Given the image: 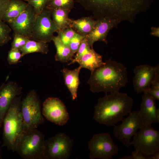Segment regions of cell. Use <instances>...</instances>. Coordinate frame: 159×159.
<instances>
[{
	"label": "cell",
	"mask_w": 159,
	"mask_h": 159,
	"mask_svg": "<svg viewBox=\"0 0 159 159\" xmlns=\"http://www.w3.org/2000/svg\"><path fill=\"white\" fill-rule=\"evenodd\" d=\"M97 19L109 17L132 22L136 15L146 11L153 0H75Z\"/></svg>",
	"instance_id": "6da1fadb"
},
{
	"label": "cell",
	"mask_w": 159,
	"mask_h": 159,
	"mask_svg": "<svg viewBox=\"0 0 159 159\" xmlns=\"http://www.w3.org/2000/svg\"><path fill=\"white\" fill-rule=\"evenodd\" d=\"M127 82L126 67L111 59L91 72L87 82L93 92H104L106 94L119 91Z\"/></svg>",
	"instance_id": "7a4b0ae2"
},
{
	"label": "cell",
	"mask_w": 159,
	"mask_h": 159,
	"mask_svg": "<svg viewBox=\"0 0 159 159\" xmlns=\"http://www.w3.org/2000/svg\"><path fill=\"white\" fill-rule=\"evenodd\" d=\"M133 100L127 94L117 91L106 94L95 107L93 119L108 126H115L132 111Z\"/></svg>",
	"instance_id": "3957f363"
},
{
	"label": "cell",
	"mask_w": 159,
	"mask_h": 159,
	"mask_svg": "<svg viewBox=\"0 0 159 159\" xmlns=\"http://www.w3.org/2000/svg\"><path fill=\"white\" fill-rule=\"evenodd\" d=\"M21 97L19 95L14 99L3 122V143L2 147H6L13 152L15 151L17 139L23 131L21 112Z\"/></svg>",
	"instance_id": "277c9868"
},
{
	"label": "cell",
	"mask_w": 159,
	"mask_h": 159,
	"mask_svg": "<svg viewBox=\"0 0 159 159\" xmlns=\"http://www.w3.org/2000/svg\"><path fill=\"white\" fill-rule=\"evenodd\" d=\"M44 136L36 129L23 130L16 141L15 151L24 159H43Z\"/></svg>",
	"instance_id": "5b68a950"
},
{
	"label": "cell",
	"mask_w": 159,
	"mask_h": 159,
	"mask_svg": "<svg viewBox=\"0 0 159 159\" xmlns=\"http://www.w3.org/2000/svg\"><path fill=\"white\" fill-rule=\"evenodd\" d=\"M21 112L23 130L36 129L44 121L40 101L35 90L30 91L21 100Z\"/></svg>",
	"instance_id": "8992f818"
},
{
	"label": "cell",
	"mask_w": 159,
	"mask_h": 159,
	"mask_svg": "<svg viewBox=\"0 0 159 159\" xmlns=\"http://www.w3.org/2000/svg\"><path fill=\"white\" fill-rule=\"evenodd\" d=\"M74 141L63 132L45 140L43 159H68L72 154Z\"/></svg>",
	"instance_id": "52a82bcc"
},
{
	"label": "cell",
	"mask_w": 159,
	"mask_h": 159,
	"mask_svg": "<svg viewBox=\"0 0 159 159\" xmlns=\"http://www.w3.org/2000/svg\"><path fill=\"white\" fill-rule=\"evenodd\" d=\"M88 148L90 159H111L119 151L108 132L93 135L88 142Z\"/></svg>",
	"instance_id": "ba28073f"
},
{
	"label": "cell",
	"mask_w": 159,
	"mask_h": 159,
	"mask_svg": "<svg viewBox=\"0 0 159 159\" xmlns=\"http://www.w3.org/2000/svg\"><path fill=\"white\" fill-rule=\"evenodd\" d=\"M131 144L146 155H152L159 151V132L152 125H144L133 136Z\"/></svg>",
	"instance_id": "9c48e42d"
},
{
	"label": "cell",
	"mask_w": 159,
	"mask_h": 159,
	"mask_svg": "<svg viewBox=\"0 0 159 159\" xmlns=\"http://www.w3.org/2000/svg\"><path fill=\"white\" fill-rule=\"evenodd\" d=\"M120 125H115L113 133L115 137L127 147L131 144V139L138 129L144 126L139 110L133 111L122 121Z\"/></svg>",
	"instance_id": "30bf717a"
},
{
	"label": "cell",
	"mask_w": 159,
	"mask_h": 159,
	"mask_svg": "<svg viewBox=\"0 0 159 159\" xmlns=\"http://www.w3.org/2000/svg\"><path fill=\"white\" fill-rule=\"evenodd\" d=\"M58 31L57 25L51 18V10L46 7L37 15L31 39L50 42L54 33Z\"/></svg>",
	"instance_id": "8fae6325"
},
{
	"label": "cell",
	"mask_w": 159,
	"mask_h": 159,
	"mask_svg": "<svg viewBox=\"0 0 159 159\" xmlns=\"http://www.w3.org/2000/svg\"><path fill=\"white\" fill-rule=\"evenodd\" d=\"M42 113L47 120L60 126L65 125L69 119L66 107L57 97H49L45 100L43 104Z\"/></svg>",
	"instance_id": "7c38bea8"
},
{
	"label": "cell",
	"mask_w": 159,
	"mask_h": 159,
	"mask_svg": "<svg viewBox=\"0 0 159 159\" xmlns=\"http://www.w3.org/2000/svg\"><path fill=\"white\" fill-rule=\"evenodd\" d=\"M37 16L33 8L28 4L21 13L8 23L15 34L23 35L31 39Z\"/></svg>",
	"instance_id": "4fadbf2b"
},
{
	"label": "cell",
	"mask_w": 159,
	"mask_h": 159,
	"mask_svg": "<svg viewBox=\"0 0 159 159\" xmlns=\"http://www.w3.org/2000/svg\"><path fill=\"white\" fill-rule=\"evenodd\" d=\"M159 72V65L153 66L147 64L136 66L134 70L133 79L134 90L137 93L146 92L150 87L156 74Z\"/></svg>",
	"instance_id": "5bb4252c"
},
{
	"label": "cell",
	"mask_w": 159,
	"mask_h": 159,
	"mask_svg": "<svg viewBox=\"0 0 159 159\" xmlns=\"http://www.w3.org/2000/svg\"><path fill=\"white\" fill-rule=\"evenodd\" d=\"M120 22L118 19L109 17L97 19L93 29L85 37L90 46L93 48V44L97 41L103 42L107 44V37L109 31Z\"/></svg>",
	"instance_id": "9a60e30c"
},
{
	"label": "cell",
	"mask_w": 159,
	"mask_h": 159,
	"mask_svg": "<svg viewBox=\"0 0 159 159\" xmlns=\"http://www.w3.org/2000/svg\"><path fill=\"white\" fill-rule=\"evenodd\" d=\"M22 88L15 82L9 81L0 87V127L14 99L22 93Z\"/></svg>",
	"instance_id": "2e32d148"
},
{
	"label": "cell",
	"mask_w": 159,
	"mask_h": 159,
	"mask_svg": "<svg viewBox=\"0 0 159 159\" xmlns=\"http://www.w3.org/2000/svg\"><path fill=\"white\" fill-rule=\"evenodd\" d=\"M139 110L144 125L159 122V110L157 107L155 99L146 92H143Z\"/></svg>",
	"instance_id": "e0dca14e"
},
{
	"label": "cell",
	"mask_w": 159,
	"mask_h": 159,
	"mask_svg": "<svg viewBox=\"0 0 159 159\" xmlns=\"http://www.w3.org/2000/svg\"><path fill=\"white\" fill-rule=\"evenodd\" d=\"M81 69V67L79 65L73 70L64 68L61 70L65 84L70 92L73 100L77 97V90L80 84L79 74Z\"/></svg>",
	"instance_id": "ac0fdd59"
},
{
	"label": "cell",
	"mask_w": 159,
	"mask_h": 159,
	"mask_svg": "<svg viewBox=\"0 0 159 159\" xmlns=\"http://www.w3.org/2000/svg\"><path fill=\"white\" fill-rule=\"evenodd\" d=\"M82 68L90 70L91 72L103 64L102 56L92 48L82 56L77 62Z\"/></svg>",
	"instance_id": "d6986e66"
},
{
	"label": "cell",
	"mask_w": 159,
	"mask_h": 159,
	"mask_svg": "<svg viewBox=\"0 0 159 159\" xmlns=\"http://www.w3.org/2000/svg\"><path fill=\"white\" fill-rule=\"evenodd\" d=\"M28 5L21 0H9L2 21L8 23L14 20L25 10Z\"/></svg>",
	"instance_id": "ffe728a7"
},
{
	"label": "cell",
	"mask_w": 159,
	"mask_h": 159,
	"mask_svg": "<svg viewBox=\"0 0 159 159\" xmlns=\"http://www.w3.org/2000/svg\"><path fill=\"white\" fill-rule=\"evenodd\" d=\"M96 22L92 17H86L72 19L70 26L77 33L86 36L93 29Z\"/></svg>",
	"instance_id": "44dd1931"
},
{
	"label": "cell",
	"mask_w": 159,
	"mask_h": 159,
	"mask_svg": "<svg viewBox=\"0 0 159 159\" xmlns=\"http://www.w3.org/2000/svg\"><path fill=\"white\" fill-rule=\"evenodd\" d=\"M56 49V53L55 56L56 61L62 62H67L71 61L74 54L69 46L63 44L59 36H54L52 40Z\"/></svg>",
	"instance_id": "7402d4cb"
},
{
	"label": "cell",
	"mask_w": 159,
	"mask_h": 159,
	"mask_svg": "<svg viewBox=\"0 0 159 159\" xmlns=\"http://www.w3.org/2000/svg\"><path fill=\"white\" fill-rule=\"evenodd\" d=\"M50 10L52 19L57 25L58 31L70 26L72 19L68 17L70 10L62 9Z\"/></svg>",
	"instance_id": "603a6c76"
},
{
	"label": "cell",
	"mask_w": 159,
	"mask_h": 159,
	"mask_svg": "<svg viewBox=\"0 0 159 159\" xmlns=\"http://www.w3.org/2000/svg\"><path fill=\"white\" fill-rule=\"evenodd\" d=\"M19 50L22 57L27 54L35 52L46 54L49 51L48 46L45 42L29 39Z\"/></svg>",
	"instance_id": "cb8c5ba5"
},
{
	"label": "cell",
	"mask_w": 159,
	"mask_h": 159,
	"mask_svg": "<svg viewBox=\"0 0 159 159\" xmlns=\"http://www.w3.org/2000/svg\"><path fill=\"white\" fill-rule=\"evenodd\" d=\"M74 0H50L46 7L50 9H62L71 10Z\"/></svg>",
	"instance_id": "d4e9b609"
},
{
	"label": "cell",
	"mask_w": 159,
	"mask_h": 159,
	"mask_svg": "<svg viewBox=\"0 0 159 159\" xmlns=\"http://www.w3.org/2000/svg\"><path fill=\"white\" fill-rule=\"evenodd\" d=\"M11 28L3 21L0 20V46L6 44L11 39Z\"/></svg>",
	"instance_id": "484cf974"
},
{
	"label": "cell",
	"mask_w": 159,
	"mask_h": 159,
	"mask_svg": "<svg viewBox=\"0 0 159 159\" xmlns=\"http://www.w3.org/2000/svg\"><path fill=\"white\" fill-rule=\"evenodd\" d=\"M57 32L62 43L68 46L71 39L76 32L70 26L59 30Z\"/></svg>",
	"instance_id": "4316f807"
},
{
	"label": "cell",
	"mask_w": 159,
	"mask_h": 159,
	"mask_svg": "<svg viewBox=\"0 0 159 159\" xmlns=\"http://www.w3.org/2000/svg\"><path fill=\"white\" fill-rule=\"evenodd\" d=\"M92 49V48L88 44L85 37L82 41L74 58L68 65L76 63L82 56L89 52Z\"/></svg>",
	"instance_id": "83f0119b"
},
{
	"label": "cell",
	"mask_w": 159,
	"mask_h": 159,
	"mask_svg": "<svg viewBox=\"0 0 159 159\" xmlns=\"http://www.w3.org/2000/svg\"><path fill=\"white\" fill-rule=\"evenodd\" d=\"M145 92L147 93L155 100H159V72L156 75L149 88Z\"/></svg>",
	"instance_id": "f1b7e54d"
},
{
	"label": "cell",
	"mask_w": 159,
	"mask_h": 159,
	"mask_svg": "<svg viewBox=\"0 0 159 159\" xmlns=\"http://www.w3.org/2000/svg\"><path fill=\"white\" fill-rule=\"evenodd\" d=\"M85 37L76 32L71 39L68 46L74 54L76 53L82 41Z\"/></svg>",
	"instance_id": "f546056e"
},
{
	"label": "cell",
	"mask_w": 159,
	"mask_h": 159,
	"mask_svg": "<svg viewBox=\"0 0 159 159\" xmlns=\"http://www.w3.org/2000/svg\"><path fill=\"white\" fill-rule=\"evenodd\" d=\"M50 0H29L28 4L34 9L37 15L40 14Z\"/></svg>",
	"instance_id": "4dcf8cb0"
},
{
	"label": "cell",
	"mask_w": 159,
	"mask_h": 159,
	"mask_svg": "<svg viewBox=\"0 0 159 159\" xmlns=\"http://www.w3.org/2000/svg\"><path fill=\"white\" fill-rule=\"evenodd\" d=\"M29 39L23 35L15 34L13 40L11 43L12 49H19L23 47Z\"/></svg>",
	"instance_id": "1f68e13d"
},
{
	"label": "cell",
	"mask_w": 159,
	"mask_h": 159,
	"mask_svg": "<svg viewBox=\"0 0 159 159\" xmlns=\"http://www.w3.org/2000/svg\"><path fill=\"white\" fill-rule=\"evenodd\" d=\"M22 57L21 53L19 49L11 48L8 52L7 60L9 64H16Z\"/></svg>",
	"instance_id": "d6a6232c"
},
{
	"label": "cell",
	"mask_w": 159,
	"mask_h": 159,
	"mask_svg": "<svg viewBox=\"0 0 159 159\" xmlns=\"http://www.w3.org/2000/svg\"><path fill=\"white\" fill-rule=\"evenodd\" d=\"M150 156L144 154L140 151L135 150L132 152L131 155H125L120 159H149Z\"/></svg>",
	"instance_id": "836d02e7"
},
{
	"label": "cell",
	"mask_w": 159,
	"mask_h": 159,
	"mask_svg": "<svg viewBox=\"0 0 159 159\" xmlns=\"http://www.w3.org/2000/svg\"><path fill=\"white\" fill-rule=\"evenodd\" d=\"M9 0H0V20L2 19Z\"/></svg>",
	"instance_id": "e575fe53"
},
{
	"label": "cell",
	"mask_w": 159,
	"mask_h": 159,
	"mask_svg": "<svg viewBox=\"0 0 159 159\" xmlns=\"http://www.w3.org/2000/svg\"><path fill=\"white\" fill-rule=\"evenodd\" d=\"M151 32L150 34L151 35L158 37H159V27H152L151 28Z\"/></svg>",
	"instance_id": "d590c367"
},
{
	"label": "cell",
	"mask_w": 159,
	"mask_h": 159,
	"mask_svg": "<svg viewBox=\"0 0 159 159\" xmlns=\"http://www.w3.org/2000/svg\"><path fill=\"white\" fill-rule=\"evenodd\" d=\"M159 151L150 156L149 159H159Z\"/></svg>",
	"instance_id": "8d00e7d4"
},
{
	"label": "cell",
	"mask_w": 159,
	"mask_h": 159,
	"mask_svg": "<svg viewBox=\"0 0 159 159\" xmlns=\"http://www.w3.org/2000/svg\"><path fill=\"white\" fill-rule=\"evenodd\" d=\"M2 159L1 155V147L0 146V159Z\"/></svg>",
	"instance_id": "74e56055"
},
{
	"label": "cell",
	"mask_w": 159,
	"mask_h": 159,
	"mask_svg": "<svg viewBox=\"0 0 159 159\" xmlns=\"http://www.w3.org/2000/svg\"><path fill=\"white\" fill-rule=\"evenodd\" d=\"M24 0L27 1V2L29 1V0Z\"/></svg>",
	"instance_id": "f35d334b"
},
{
	"label": "cell",
	"mask_w": 159,
	"mask_h": 159,
	"mask_svg": "<svg viewBox=\"0 0 159 159\" xmlns=\"http://www.w3.org/2000/svg\"><path fill=\"white\" fill-rule=\"evenodd\" d=\"M0 128H1V127H0Z\"/></svg>",
	"instance_id": "ab89813d"
}]
</instances>
